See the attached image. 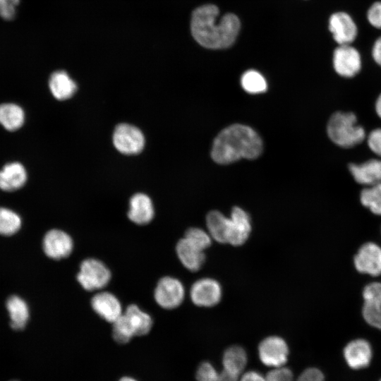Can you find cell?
<instances>
[{
	"label": "cell",
	"instance_id": "cell-1",
	"mask_svg": "<svg viewBox=\"0 0 381 381\" xmlns=\"http://www.w3.org/2000/svg\"><path fill=\"white\" fill-rule=\"evenodd\" d=\"M219 16V8L213 4L199 6L192 13V35L205 48H228L234 43L238 35L241 23L235 14L226 13L220 18Z\"/></svg>",
	"mask_w": 381,
	"mask_h": 381
},
{
	"label": "cell",
	"instance_id": "cell-2",
	"mask_svg": "<svg viewBox=\"0 0 381 381\" xmlns=\"http://www.w3.org/2000/svg\"><path fill=\"white\" fill-rule=\"evenodd\" d=\"M260 135L250 127L233 124L223 129L214 140L211 157L221 164H227L242 158L253 159L262 152Z\"/></svg>",
	"mask_w": 381,
	"mask_h": 381
},
{
	"label": "cell",
	"instance_id": "cell-3",
	"mask_svg": "<svg viewBox=\"0 0 381 381\" xmlns=\"http://www.w3.org/2000/svg\"><path fill=\"white\" fill-rule=\"evenodd\" d=\"M327 132L334 143L345 148L360 144L365 138V130L357 124V117L353 112L334 113L328 121Z\"/></svg>",
	"mask_w": 381,
	"mask_h": 381
},
{
	"label": "cell",
	"instance_id": "cell-4",
	"mask_svg": "<svg viewBox=\"0 0 381 381\" xmlns=\"http://www.w3.org/2000/svg\"><path fill=\"white\" fill-rule=\"evenodd\" d=\"M152 323L149 314L136 305H130L113 323V338L119 344H126L135 336L147 334Z\"/></svg>",
	"mask_w": 381,
	"mask_h": 381
},
{
	"label": "cell",
	"instance_id": "cell-5",
	"mask_svg": "<svg viewBox=\"0 0 381 381\" xmlns=\"http://www.w3.org/2000/svg\"><path fill=\"white\" fill-rule=\"evenodd\" d=\"M111 279L108 267L100 260L88 258L83 260L77 274L79 284L87 291H94L105 287Z\"/></svg>",
	"mask_w": 381,
	"mask_h": 381
},
{
	"label": "cell",
	"instance_id": "cell-6",
	"mask_svg": "<svg viewBox=\"0 0 381 381\" xmlns=\"http://www.w3.org/2000/svg\"><path fill=\"white\" fill-rule=\"evenodd\" d=\"M332 64L338 75L344 78H352L361 69V56L352 44L338 45L333 52Z\"/></svg>",
	"mask_w": 381,
	"mask_h": 381
},
{
	"label": "cell",
	"instance_id": "cell-7",
	"mask_svg": "<svg viewBox=\"0 0 381 381\" xmlns=\"http://www.w3.org/2000/svg\"><path fill=\"white\" fill-rule=\"evenodd\" d=\"M116 149L125 155L138 154L145 145L144 135L140 129L128 123L119 124L113 133Z\"/></svg>",
	"mask_w": 381,
	"mask_h": 381
},
{
	"label": "cell",
	"instance_id": "cell-8",
	"mask_svg": "<svg viewBox=\"0 0 381 381\" xmlns=\"http://www.w3.org/2000/svg\"><path fill=\"white\" fill-rule=\"evenodd\" d=\"M184 294V287L179 279L164 277L158 282L154 296L159 306L165 309H173L181 304Z\"/></svg>",
	"mask_w": 381,
	"mask_h": 381
},
{
	"label": "cell",
	"instance_id": "cell-9",
	"mask_svg": "<svg viewBox=\"0 0 381 381\" xmlns=\"http://www.w3.org/2000/svg\"><path fill=\"white\" fill-rule=\"evenodd\" d=\"M328 28L338 45L352 44L358 36L356 22L344 11H337L329 16Z\"/></svg>",
	"mask_w": 381,
	"mask_h": 381
},
{
	"label": "cell",
	"instance_id": "cell-10",
	"mask_svg": "<svg viewBox=\"0 0 381 381\" xmlns=\"http://www.w3.org/2000/svg\"><path fill=\"white\" fill-rule=\"evenodd\" d=\"M258 353L260 361L265 365L279 368L287 361L289 348L282 338L272 336L260 343Z\"/></svg>",
	"mask_w": 381,
	"mask_h": 381
},
{
	"label": "cell",
	"instance_id": "cell-11",
	"mask_svg": "<svg viewBox=\"0 0 381 381\" xmlns=\"http://www.w3.org/2000/svg\"><path fill=\"white\" fill-rule=\"evenodd\" d=\"M354 265L361 273L381 274V247L373 242L364 243L354 257Z\"/></svg>",
	"mask_w": 381,
	"mask_h": 381
},
{
	"label": "cell",
	"instance_id": "cell-12",
	"mask_svg": "<svg viewBox=\"0 0 381 381\" xmlns=\"http://www.w3.org/2000/svg\"><path fill=\"white\" fill-rule=\"evenodd\" d=\"M42 246L47 256L60 260L68 257L71 253L73 242L71 237L65 231L52 229L44 235Z\"/></svg>",
	"mask_w": 381,
	"mask_h": 381
},
{
	"label": "cell",
	"instance_id": "cell-13",
	"mask_svg": "<svg viewBox=\"0 0 381 381\" xmlns=\"http://www.w3.org/2000/svg\"><path fill=\"white\" fill-rule=\"evenodd\" d=\"M190 298L193 303L198 306H213L217 304L222 298L221 286L213 279H199L191 287Z\"/></svg>",
	"mask_w": 381,
	"mask_h": 381
},
{
	"label": "cell",
	"instance_id": "cell-14",
	"mask_svg": "<svg viewBox=\"0 0 381 381\" xmlns=\"http://www.w3.org/2000/svg\"><path fill=\"white\" fill-rule=\"evenodd\" d=\"M91 306L99 316L112 324L123 312L119 300L108 291L95 294L91 300Z\"/></svg>",
	"mask_w": 381,
	"mask_h": 381
},
{
	"label": "cell",
	"instance_id": "cell-15",
	"mask_svg": "<svg viewBox=\"0 0 381 381\" xmlns=\"http://www.w3.org/2000/svg\"><path fill=\"white\" fill-rule=\"evenodd\" d=\"M229 220L227 243L236 246L243 244L251 231L249 215L243 209L234 207Z\"/></svg>",
	"mask_w": 381,
	"mask_h": 381
},
{
	"label": "cell",
	"instance_id": "cell-16",
	"mask_svg": "<svg viewBox=\"0 0 381 381\" xmlns=\"http://www.w3.org/2000/svg\"><path fill=\"white\" fill-rule=\"evenodd\" d=\"M354 180L362 185L370 186L381 183V160L371 159L361 164L348 165Z\"/></svg>",
	"mask_w": 381,
	"mask_h": 381
},
{
	"label": "cell",
	"instance_id": "cell-17",
	"mask_svg": "<svg viewBox=\"0 0 381 381\" xmlns=\"http://www.w3.org/2000/svg\"><path fill=\"white\" fill-rule=\"evenodd\" d=\"M344 356L350 368L353 369L365 368L369 365L372 357L370 345L365 339L353 340L344 348Z\"/></svg>",
	"mask_w": 381,
	"mask_h": 381
},
{
	"label": "cell",
	"instance_id": "cell-18",
	"mask_svg": "<svg viewBox=\"0 0 381 381\" xmlns=\"http://www.w3.org/2000/svg\"><path fill=\"white\" fill-rule=\"evenodd\" d=\"M155 214L151 199L144 193H136L129 202L128 217L135 224L143 225L148 224Z\"/></svg>",
	"mask_w": 381,
	"mask_h": 381
},
{
	"label": "cell",
	"instance_id": "cell-19",
	"mask_svg": "<svg viewBox=\"0 0 381 381\" xmlns=\"http://www.w3.org/2000/svg\"><path fill=\"white\" fill-rule=\"evenodd\" d=\"M176 253L182 265L190 271H197L205 261V255L200 249L185 237L179 241L176 247Z\"/></svg>",
	"mask_w": 381,
	"mask_h": 381
},
{
	"label": "cell",
	"instance_id": "cell-20",
	"mask_svg": "<svg viewBox=\"0 0 381 381\" xmlns=\"http://www.w3.org/2000/svg\"><path fill=\"white\" fill-rule=\"evenodd\" d=\"M26 180V170L20 163L7 164L0 170V188L4 191L19 189L25 183Z\"/></svg>",
	"mask_w": 381,
	"mask_h": 381
},
{
	"label": "cell",
	"instance_id": "cell-21",
	"mask_svg": "<svg viewBox=\"0 0 381 381\" xmlns=\"http://www.w3.org/2000/svg\"><path fill=\"white\" fill-rule=\"evenodd\" d=\"M49 89L53 96L59 100L71 97L77 90V85L64 71L54 72L49 80Z\"/></svg>",
	"mask_w": 381,
	"mask_h": 381
},
{
	"label": "cell",
	"instance_id": "cell-22",
	"mask_svg": "<svg viewBox=\"0 0 381 381\" xmlns=\"http://www.w3.org/2000/svg\"><path fill=\"white\" fill-rule=\"evenodd\" d=\"M6 306L10 316V325L15 330L25 328L29 319V308L26 302L18 296L8 298Z\"/></svg>",
	"mask_w": 381,
	"mask_h": 381
},
{
	"label": "cell",
	"instance_id": "cell-23",
	"mask_svg": "<svg viewBox=\"0 0 381 381\" xmlns=\"http://www.w3.org/2000/svg\"><path fill=\"white\" fill-rule=\"evenodd\" d=\"M229 218L217 210L210 212L206 217L209 234L215 241L225 243L228 241Z\"/></svg>",
	"mask_w": 381,
	"mask_h": 381
},
{
	"label": "cell",
	"instance_id": "cell-24",
	"mask_svg": "<svg viewBox=\"0 0 381 381\" xmlns=\"http://www.w3.org/2000/svg\"><path fill=\"white\" fill-rule=\"evenodd\" d=\"M247 363L246 351L240 346L234 345L229 347L224 352L222 364L224 370L238 376L244 370Z\"/></svg>",
	"mask_w": 381,
	"mask_h": 381
},
{
	"label": "cell",
	"instance_id": "cell-25",
	"mask_svg": "<svg viewBox=\"0 0 381 381\" xmlns=\"http://www.w3.org/2000/svg\"><path fill=\"white\" fill-rule=\"evenodd\" d=\"M25 121L23 109L13 103H5L0 105V124L8 131H16L20 128Z\"/></svg>",
	"mask_w": 381,
	"mask_h": 381
},
{
	"label": "cell",
	"instance_id": "cell-26",
	"mask_svg": "<svg viewBox=\"0 0 381 381\" xmlns=\"http://www.w3.org/2000/svg\"><path fill=\"white\" fill-rule=\"evenodd\" d=\"M360 200L373 214L381 215V183L364 188L361 192Z\"/></svg>",
	"mask_w": 381,
	"mask_h": 381
},
{
	"label": "cell",
	"instance_id": "cell-27",
	"mask_svg": "<svg viewBox=\"0 0 381 381\" xmlns=\"http://www.w3.org/2000/svg\"><path fill=\"white\" fill-rule=\"evenodd\" d=\"M241 84L243 90L250 94L262 93L267 88L265 78L255 70L246 71L241 76Z\"/></svg>",
	"mask_w": 381,
	"mask_h": 381
},
{
	"label": "cell",
	"instance_id": "cell-28",
	"mask_svg": "<svg viewBox=\"0 0 381 381\" xmlns=\"http://www.w3.org/2000/svg\"><path fill=\"white\" fill-rule=\"evenodd\" d=\"M21 226V219L13 210L0 207V234L11 236L16 234Z\"/></svg>",
	"mask_w": 381,
	"mask_h": 381
},
{
	"label": "cell",
	"instance_id": "cell-29",
	"mask_svg": "<svg viewBox=\"0 0 381 381\" xmlns=\"http://www.w3.org/2000/svg\"><path fill=\"white\" fill-rule=\"evenodd\" d=\"M362 313L369 325L381 329V305L364 301Z\"/></svg>",
	"mask_w": 381,
	"mask_h": 381
},
{
	"label": "cell",
	"instance_id": "cell-30",
	"mask_svg": "<svg viewBox=\"0 0 381 381\" xmlns=\"http://www.w3.org/2000/svg\"><path fill=\"white\" fill-rule=\"evenodd\" d=\"M184 237L202 250L207 248L211 244L210 235L199 228L188 229Z\"/></svg>",
	"mask_w": 381,
	"mask_h": 381
},
{
	"label": "cell",
	"instance_id": "cell-31",
	"mask_svg": "<svg viewBox=\"0 0 381 381\" xmlns=\"http://www.w3.org/2000/svg\"><path fill=\"white\" fill-rule=\"evenodd\" d=\"M219 373L209 362H202L196 371L198 381H217Z\"/></svg>",
	"mask_w": 381,
	"mask_h": 381
},
{
	"label": "cell",
	"instance_id": "cell-32",
	"mask_svg": "<svg viewBox=\"0 0 381 381\" xmlns=\"http://www.w3.org/2000/svg\"><path fill=\"white\" fill-rule=\"evenodd\" d=\"M364 301L381 304V282H373L363 289Z\"/></svg>",
	"mask_w": 381,
	"mask_h": 381
},
{
	"label": "cell",
	"instance_id": "cell-33",
	"mask_svg": "<svg viewBox=\"0 0 381 381\" xmlns=\"http://www.w3.org/2000/svg\"><path fill=\"white\" fill-rule=\"evenodd\" d=\"M20 0H0V17L10 20L15 18Z\"/></svg>",
	"mask_w": 381,
	"mask_h": 381
},
{
	"label": "cell",
	"instance_id": "cell-34",
	"mask_svg": "<svg viewBox=\"0 0 381 381\" xmlns=\"http://www.w3.org/2000/svg\"><path fill=\"white\" fill-rule=\"evenodd\" d=\"M265 380L294 381L292 371L289 368L283 366L270 371L266 375Z\"/></svg>",
	"mask_w": 381,
	"mask_h": 381
},
{
	"label": "cell",
	"instance_id": "cell-35",
	"mask_svg": "<svg viewBox=\"0 0 381 381\" xmlns=\"http://www.w3.org/2000/svg\"><path fill=\"white\" fill-rule=\"evenodd\" d=\"M366 16L373 28L381 29V1H375L370 6Z\"/></svg>",
	"mask_w": 381,
	"mask_h": 381
},
{
	"label": "cell",
	"instance_id": "cell-36",
	"mask_svg": "<svg viewBox=\"0 0 381 381\" xmlns=\"http://www.w3.org/2000/svg\"><path fill=\"white\" fill-rule=\"evenodd\" d=\"M367 143L372 152L381 157V128L374 129L369 133Z\"/></svg>",
	"mask_w": 381,
	"mask_h": 381
},
{
	"label": "cell",
	"instance_id": "cell-37",
	"mask_svg": "<svg viewBox=\"0 0 381 381\" xmlns=\"http://www.w3.org/2000/svg\"><path fill=\"white\" fill-rule=\"evenodd\" d=\"M296 381H324V375L320 370L310 368L303 371Z\"/></svg>",
	"mask_w": 381,
	"mask_h": 381
},
{
	"label": "cell",
	"instance_id": "cell-38",
	"mask_svg": "<svg viewBox=\"0 0 381 381\" xmlns=\"http://www.w3.org/2000/svg\"><path fill=\"white\" fill-rule=\"evenodd\" d=\"M371 54L375 62L381 66V36L373 43Z\"/></svg>",
	"mask_w": 381,
	"mask_h": 381
},
{
	"label": "cell",
	"instance_id": "cell-39",
	"mask_svg": "<svg viewBox=\"0 0 381 381\" xmlns=\"http://www.w3.org/2000/svg\"><path fill=\"white\" fill-rule=\"evenodd\" d=\"M240 381H266L261 374L255 371L245 373L241 377Z\"/></svg>",
	"mask_w": 381,
	"mask_h": 381
},
{
	"label": "cell",
	"instance_id": "cell-40",
	"mask_svg": "<svg viewBox=\"0 0 381 381\" xmlns=\"http://www.w3.org/2000/svg\"><path fill=\"white\" fill-rule=\"evenodd\" d=\"M375 111L377 116L381 119V94L379 95L376 100Z\"/></svg>",
	"mask_w": 381,
	"mask_h": 381
},
{
	"label": "cell",
	"instance_id": "cell-41",
	"mask_svg": "<svg viewBox=\"0 0 381 381\" xmlns=\"http://www.w3.org/2000/svg\"><path fill=\"white\" fill-rule=\"evenodd\" d=\"M119 381H137V380H135L133 377H122L121 379H120Z\"/></svg>",
	"mask_w": 381,
	"mask_h": 381
},
{
	"label": "cell",
	"instance_id": "cell-42",
	"mask_svg": "<svg viewBox=\"0 0 381 381\" xmlns=\"http://www.w3.org/2000/svg\"><path fill=\"white\" fill-rule=\"evenodd\" d=\"M11 381H17V380H11Z\"/></svg>",
	"mask_w": 381,
	"mask_h": 381
},
{
	"label": "cell",
	"instance_id": "cell-43",
	"mask_svg": "<svg viewBox=\"0 0 381 381\" xmlns=\"http://www.w3.org/2000/svg\"><path fill=\"white\" fill-rule=\"evenodd\" d=\"M380 381H381V380Z\"/></svg>",
	"mask_w": 381,
	"mask_h": 381
},
{
	"label": "cell",
	"instance_id": "cell-44",
	"mask_svg": "<svg viewBox=\"0 0 381 381\" xmlns=\"http://www.w3.org/2000/svg\"></svg>",
	"mask_w": 381,
	"mask_h": 381
}]
</instances>
